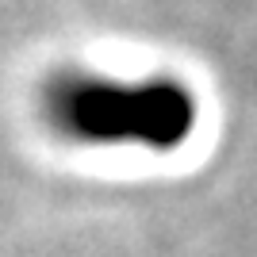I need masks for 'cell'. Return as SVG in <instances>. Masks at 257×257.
<instances>
[{"label":"cell","instance_id":"cell-1","mask_svg":"<svg viewBox=\"0 0 257 257\" xmlns=\"http://www.w3.org/2000/svg\"><path fill=\"white\" fill-rule=\"evenodd\" d=\"M50 131L77 146L177 150L192 139L196 100L173 77L115 81L92 69H62L39 92Z\"/></svg>","mask_w":257,"mask_h":257}]
</instances>
